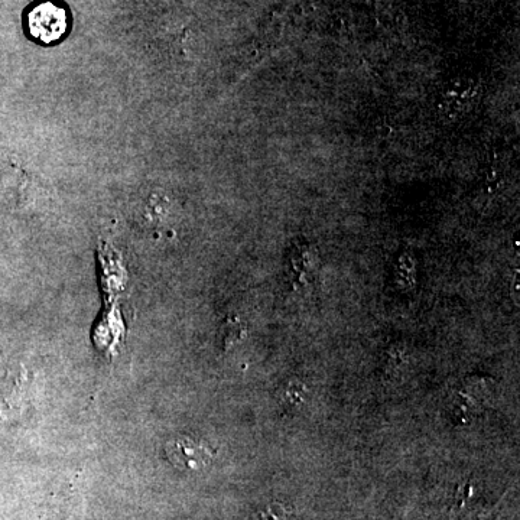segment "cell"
<instances>
[{
    "label": "cell",
    "instance_id": "obj_2",
    "mask_svg": "<svg viewBox=\"0 0 520 520\" xmlns=\"http://www.w3.org/2000/svg\"><path fill=\"white\" fill-rule=\"evenodd\" d=\"M67 12L52 2H42L28 15L29 34L44 44L58 41L67 31Z\"/></svg>",
    "mask_w": 520,
    "mask_h": 520
},
{
    "label": "cell",
    "instance_id": "obj_4",
    "mask_svg": "<svg viewBox=\"0 0 520 520\" xmlns=\"http://www.w3.org/2000/svg\"><path fill=\"white\" fill-rule=\"evenodd\" d=\"M224 346L230 347L232 344L239 343L246 336V327L240 323L239 318H229L221 327Z\"/></svg>",
    "mask_w": 520,
    "mask_h": 520
},
{
    "label": "cell",
    "instance_id": "obj_3",
    "mask_svg": "<svg viewBox=\"0 0 520 520\" xmlns=\"http://www.w3.org/2000/svg\"><path fill=\"white\" fill-rule=\"evenodd\" d=\"M477 89L471 81L460 80L442 94L441 109L447 116H455L470 107Z\"/></svg>",
    "mask_w": 520,
    "mask_h": 520
},
{
    "label": "cell",
    "instance_id": "obj_5",
    "mask_svg": "<svg viewBox=\"0 0 520 520\" xmlns=\"http://www.w3.org/2000/svg\"><path fill=\"white\" fill-rule=\"evenodd\" d=\"M259 520H288L286 519V512L282 507L271 506L263 510L259 515Z\"/></svg>",
    "mask_w": 520,
    "mask_h": 520
},
{
    "label": "cell",
    "instance_id": "obj_1",
    "mask_svg": "<svg viewBox=\"0 0 520 520\" xmlns=\"http://www.w3.org/2000/svg\"><path fill=\"white\" fill-rule=\"evenodd\" d=\"M165 455L169 463L178 470L201 471L210 466L216 457V451L208 447L206 442L182 435L165 444Z\"/></svg>",
    "mask_w": 520,
    "mask_h": 520
}]
</instances>
